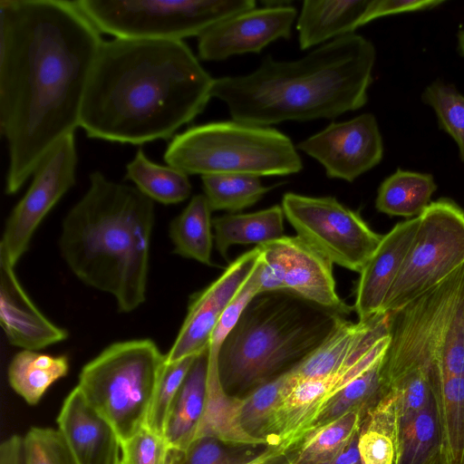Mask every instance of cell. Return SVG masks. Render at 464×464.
<instances>
[{
    "label": "cell",
    "mask_w": 464,
    "mask_h": 464,
    "mask_svg": "<svg viewBox=\"0 0 464 464\" xmlns=\"http://www.w3.org/2000/svg\"><path fill=\"white\" fill-rule=\"evenodd\" d=\"M368 4L367 0L304 1L296 24L300 48L353 34L362 26Z\"/></svg>",
    "instance_id": "obj_22"
},
{
    "label": "cell",
    "mask_w": 464,
    "mask_h": 464,
    "mask_svg": "<svg viewBox=\"0 0 464 464\" xmlns=\"http://www.w3.org/2000/svg\"><path fill=\"white\" fill-rule=\"evenodd\" d=\"M0 464H24L22 437L12 435L1 443Z\"/></svg>",
    "instance_id": "obj_44"
},
{
    "label": "cell",
    "mask_w": 464,
    "mask_h": 464,
    "mask_svg": "<svg viewBox=\"0 0 464 464\" xmlns=\"http://www.w3.org/2000/svg\"><path fill=\"white\" fill-rule=\"evenodd\" d=\"M57 424L77 464L120 463L117 432L77 386L63 401Z\"/></svg>",
    "instance_id": "obj_17"
},
{
    "label": "cell",
    "mask_w": 464,
    "mask_h": 464,
    "mask_svg": "<svg viewBox=\"0 0 464 464\" xmlns=\"http://www.w3.org/2000/svg\"><path fill=\"white\" fill-rule=\"evenodd\" d=\"M436 188L430 174L397 169L381 184L375 207L389 216L417 218L430 205Z\"/></svg>",
    "instance_id": "obj_28"
},
{
    "label": "cell",
    "mask_w": 464,
    "mask_h": 464,
    "mask_svg": "<svg viewBox=\"0 0 464 464\" xmlns=\"http://www.w3.org/2000/svg\"><path fill=\"white\" fill-rule=\"evenodd\" d=\"M382 359L383 357L329 401L309 434L351 411L366 414L389 392L382 372Z\"/></svg>",
    "instance_id": "obj_33"
},
{
    "label": "cell",
    "mask_w": 464,
    "mask_h": 464,
    "mask_svg": "<svg viewBox=\"0 0 464 464\" xmlns=\"http://www.w3.org/2000/svg\"><path fill=\"white\" fill-rule=\"evenodd\" d=\"M89 179L63 221L60 252L82 283L111 294L119 311L130 313L146 299L153 200L100 171Z\"/></svg>",
    "instance_id": "obj_4"
},
{
    "label": "cell",
    "mask_w": 464,
    "mask_h": 464,
    "mask_svg": "<svg viewBox=\"0 0 464 464\" xmlns=\"http://www.w3.org/2000/svg\"><path fill=\"white\" fill-rule=\"evenodd\" d=\"M390 334L370 351L340 369L289 385L270 421L265 440L278 458L288 455L309 434L329 401L381 360Z\"/></svg>",
    "instance_id": "obj_11"
},
{
    "label": "cell",
    "mask_w": 464,
    "mask_h": 464,
    "mask_svg": "<svg viewBox=\"0 0 464 464\" xmlns=\"http://www.w3.org/2000/svg\"><path fill=\"white\" fill-rule=\"evenodd\" d=\"M296 149L320 162L329 178L349 182L376 166L383 154L382 135L371 113L332 122Z\"/></svg>",
    "instance_id": "obj_13"
},
{
    "label": "cell",
    "mask_w": 464,
    "mask_h": 464,
    "mask_svg": "<svg viewBox=\"0 0 464 464\" xmlns=\"http://www.w3.org/2000/svg\"><path fill=\"white\" fill-rule=\"evenodd\" d=\"M396 437L394 396L389 392L363 419L357 440L362 464H393Z\"/></svg>",
    "instance_id": "obj_31"
},
{
    "label": "cell",
    "mask_w": 464,
    "mask_h": 464,
    "mask_svg": "<svg viewBox=\"0 0 464 464\" xmlns=\"http://www.w3.org/2000/svg\"><path fill=\"white\" fill-rule=\"evenodd\" d=\"M208 349L198 354L169 410L163 437L169 448L186 449L195 438L207 391Z\"/></svg>",
    "instance_id": "obj_23"
},
{
    "label": "cell",
    "mask_w": 464,
    "mask_h": 464,
    "mask_svg": "<svg viewBox=\"0 0 464 464\" xmlns=\"http://www.w3.org/2000/svg\"><path fill=\"white\" fill-rule=\"evenodd\" d=\"M439 366L443 376H464V287L443 333Z\"/></svg>",
    "instance_id": "obj_39"
},
{
    "label": "cell",
    "mask_w": 464,
    "mask_h": 464,
    "mask_svg": "<svg viewBox=\"0 0 464 464\" xmlns=\"http://www.w3.org/2000/svg\"><path fill=\"white\" fill-rule=\"evenodd\" d=\"M163 158L166 164L201 177L285 176L303 169L288 136L271 127L234 120L196 125L176 134Z\"/></svg>",
    "instance_id": "obj_6"
},
{
    "label": "cell",
    "mask_w": 464,
    "mask_h": 464,
    "mask_svg": "<svg viewBox=\"0 0 464 464\" xmlns=\"http://www.w3.org/2000/svg\"><path fill=\"white\" fill-rule=\"evenodd\" d=\"M196 356L164 365L146 420V426L160 436H163L169 410Z\"/></svg>",
    "instance_id": "obj_36"
},
{
    "label": "cell",
    "mask_w": 464,
    "mask_h": 464,
    "mask_svg": "<svg viewBox=\"0 0 464 464\" xmlns=\"http://www.w3.org/2000/svg\"><path fill=\"white\" fill-rule=\"evenodd\" d=\"M126 179L146 197L165 205L184 201L192 189L187 173L176 167L151 161L141 149L127 164Z\"/></svg>",
    "instance_id": "obj_29"
},
{
    "label": "cell",
    "mask_w": 464,
    "mask_h": 464,
    "mask_svg": "<svg viewBox=\"0 0 464 464\" xmlns=\"http://www.w3.org/2000/svg\"><path fill=\"white\" fill-rule=\"evenodd\" d=\"M419 217L396 224L382 239L360 273L355 291L358 320L383 313L386 297L401 270L418 229Z\"/></svg>",
    "instance_id": "obj_19"
},
{
    "label": "cell",
    "mask_w": 464,
    "mask_h": 464,
    "mask_svg": "<svg viewBox=\"0 0 464 464\" xmlns=\"http://www.w3.org/2000/svg\"><path fill=\"white\" fill-rule=\"evenodd\" d=\"M211 208L205 195H196L169 226L174 253L211 266Z\"/></svg>",
    "instance_id": "obj_30"
},
{
    "label": "cell",
    "mask_w": 464,
    "mask_h": 464,
    "mask_svg": "<svg viewBox=\"0 0 464 464\" xmlns=\"http://www.w3.org/2000/svg\"><path fill=\"white\" fill-rule=\"evenodd\" d=\"M375 54L369 40L349 34L299 60L267 56L249 74L214 79L212 97L234 121L258 126L333 119L367 102Z\"/></svg>",
    "instance_id": "obj_3"
},
{
    "label": "cell",
    "mask_w": 464,
    "mask_h": 464,
    "mask_svg": "<svg viewBox=\"0 0 464 464\" xmlns=\"http://www.w3.org/2000/svg\"><path fill=\"white\" fill-rule=\"evenodd\" d=\"M101 33L130 40H176L199 36L253 0H74Z\"/></svg>",
    "instance_id": "obj_8"
},
{
    "label": "cell",
    "mask_w": 464,
    "mask_h": 464,
    "mask_svg": "<svg viewBox=\"0 0 464 464\" xmlns=\"http://www.w3.org/2000/svg\"><path fill=\"white\" fill-rule=\"evenodd\" d=\"M281 207L297 237L333 264L353 272L361 273L383 237L333 197L289 192Z\"/></svg>",
    "instance_id": "obj_10"
},
{
    "label": "cell",
    "mask_w": 464,
    "mask_h": 464,
    "mask_svg": "<svg viewBox=\"0 0 464 464\" xmlns=\"http://www.w3.org/2000/svg\"><path fill=\"white\" fill-rule=\"evenodd\" d=\"M420 222L382 312L396 311L464 265V211L453 201L430 202Z\"/></svg>",
    "instance_id": "obj_9"
},
{
    "label": "cell",
    "mask_w": 464,
    "mask_h": 464,
    "mask_svg": "<svg viewBox=\"0 0 464 464\" xmlns=\"http://www.w3.org/2000/svg\"><path fill=\"white\" fill-rule=\"evenodd\" d=\"M393 464H447L435 393L417 414L397 423Z\"/></svg>",
    "instance_id": "obj_24"
},
{
    "label": "cell",
    "mask_w": 464,
    "mask_h": 464,
    "mask_svg": "<svg viewBox=\"0 0 464 464\" xmlns=\"http://www.w3.org/2000/svg\"><path fill=\"white\" fill-rule=\"evenodd\" d=\"M256 246L233 261L207 288L195 295L166 362L195 356L208 349L211 334L222 314L256 268L261 255Z\"/></svg>",
    "instance_id": "obj_14"
},
{
    "label": "cell",
    "mask_w": 464,
    "mask_h": 464,
    "mask_svg": "<svg viewBox=\"0 0 464 464\" xmlns=\"http://www.w3.org/2000/svg\"><path fill=\"white\" fill-rule=\"evenodd\" d=\"M14 266L0 247V324L12 345L38 351L65 340L67 332L48 320L20 285Z\"/></svg>",
    "instance_id": "obj_16"
},
{
    "label": "cell",
    "mask_w": 464,
    "mask_h": 464,
    "mask_svg": "<svg viewBox=\"0 0 464 464\" xmlns=\"http://www.w3.org/2000/svg\"><path fill=\"white\" fill-rule=\"evenodd\" d=\"M218 355V352L208 348L205 406L194 440L211 437L237 447L266 445L265 440L253 437L244 430L241 423L243 397L230 395L224 389Z\"/></svg>",
    "instance_id": "obj_21"
},
{
    "label": "cell",
    "mask_w": 464,
    "mask_h": 464,
    "mask_svg": "<svg viewBox=\"0 0 464 464\" xmlns=\"http://www.w3.org/2000/svg\"><path fill=\"white\" fill-rule=\"evenodd\" d=\"M459 45H460V49L464 54V30H462L460 33H459Z\"/></svg>",
    "instance_id": "obj_45"
},
{
    "label": "cell",
    "mask_w": 464,
    "mask_h": 464,
    "mask_svg": "<svg viewBox=\"0 0 464 464\" xmlns=\"http://www.w3.org/2000/svg\"><path fill=\"white\" fill-rule=\"evenodd\" d=\"M260 265L261 255L250 277L222 314L211 334L208 346L209 349L219 352L222 343L232 329L236 326L247 305L257 295L260 294Z\"/></svg>",
    "instance_id": "obj_42"
},
{
    "label": "cell",
    "mask_w": 464,
    "mask_h": 464,
    "mask_svg": "<svg viewBox=\"0 0 464 464\" xmlns=\"http://www.w3.org/2000/svg\"><path fill=\"white\" fill-rule=\"evenodd\" d=\"M278 243L285 265V291L342 315L353 311L336 292L333 263L326 256L297 236H285Z\"/></svg>",
    "instance_id": "obj_20"
},
{
    "label": "cell",
    "mask_w": 464,
    "mask_h": 464,
    "mask_svg": "<svg viewBox=\"0 0 464 464\" xmlns=\"http://www.w3.org/2000/svg\"><path fill=\"white\" fill-rule=\"evenodd\" d=\"M343 318L289 291L257 295L219 349L224 389L244 397L291 370L318 348Z\"/></svg>",
    "instance_id": "obj_5"
},
{
    "label": "cell",
    "mask_w": 464,
    "mask_h": 464,
    "mask_svg": "<svg viewBox=\"0 0 464 464\" xmlns=\"http://www.w3.org/2000/svg\"><path fill=\"white\" fill-rule=\"evenodd\" d=\"M295 18L296 9L286 4L234 14L198 36V57L222 61L236 54L260 53L270 43L289 38Z\"/></svg>",
    "instance_id": "obj_15"
},
{
    "label": "cell",
    "mask_w": 464,
    "mask_h": 464,
    "mask_svg": "<svg viewBox=\"0 0 464 464\" xmlns=\"http://www.w3.org/2000/svg\"><path fill=\"white\" fill-rule=\"evenodd\" d=\"M365 413L351 411L311 432L291 451L293 464H333L354 441Z\"/></svg>",
    "instance_id": "obj_26"
},
{
    "label": "cell",
    "mask_w": 464,
    "mask_h": 464,
    "mask_svg": "<svg viewBox=\"0 0 464 464\" xmlns=\"http://www.w3.org/2000/svg\"><path fill=\"white\" fill-rule=\"evenodd\" d=\"M288 385L289 379L285 372L243 397L241 423L249 435L265 440L273 415Z\"/></svg>",
    "instance_id": "obj_35"
},
{
    "label": "cell",
    "mask_w": 464,
    "mask_h": 464,
    "mask_svg": "<svg viewBox=\"0 0 464 464\" xmlns=\"http://www.w3.org/2000/svg\"><path fill=\"white\" fill-rule=\"evenodd\" d=\"M213 83L184 41L103 40L80 127L89 138L133 145L173 138L205 110Z\"/></svg>",
    "instance_id": "obj_2"
},
{
    "label": "cell",
    "mask_w": 464,
    "mask_h": 464,
    "mask_svg": "<svg viewBox=\"0 0 464 464\" xmlns=\"http://www.w3.org/2000/svg\"><path fill=\"white\" fill-rule=\"evenodd\" d=\"M119 464H122V463H121V461H120V463H119Z\"/></svg>",
    "instance_id": "obj_46"
},
{
    "label": "cell",
    "mask_w": 464,
    "mask_h": 464,
    "mask_svg": "<svg viewBox=\"0 0 464 464\" xmlns=\"http://www.w3.org/2000/svg\"><path fill=\"white\" fill-rule=\"evenodd\" d=\"M434 393L447 464L464 462V376H443Z\"/></svg>",
    "instance_id": "obj_32"
},
{
    "label": "cell",
    "mask_w": 464,
    "mask_h": 464,
    "mask_svg": "<svg viewBox=\"0 0 464 464\" xmlns=\"http://www.w3.org/2000/svg\"><path fill=\"white\" fill-rule=\"evenodd\" d=\"M69 371L66 356H52L22 350L9 363L7 376L12 389L28 404L35 405L48 388Z\"/></svg>",
    "instance_id": "obj_27"
},
{
    "label": "cell",
    "mask_w": 464,
    "mask_h": 464,
    "mask_svg": "<svg viewBox=\"0 0 464 464\" xmlns=\"http://www.w3.org/2000/svg\"><path fill=\"white\" fill-rule=\"evenodd\" d=\"M166 356L150 339L112 343L86 363L77 387L121 443L146 426Z\"/></svg>",
    "instance_id": "obj_7"
},
{
    "label": "cell",
    "mask_w": 464,
    "mask_h": 464,
    "mask_svg": "<svg viewBox=\"0 0 464 464\" xmlns=\"http://www.w3.org/2000/svg\"><path fill=\"white\" fill-rule=\"evenodd\" d=\"M205 196L212 210L238 211L256 203L270 189L256 176L216 174L202 176Z\"/></svg>",
    "instance_id": "obj_34"
},
{
    "label": "cell",
    "mask_w": 464,
    "mask_h": 464,
    "mask_svg": "<svg viewBox=\"0 0 464 464\" xmlns=\"http://www.w3.org/2000/svg\"><path fill=\"white\" fill-rule=\"evenodd\" d=\"M78 154L74 132L56 142L36 166L29 188L9 215L0 247L15 266L44 218L74 186Z\"/></svg>",
    "instance_id": "obj_12"
},
{
    "label": "cell",
    "mask_w": 464,
    "mask_h": 464,
    "mask_svg": "<svg viewBox=\"0 0 464 464\" xmlns=\"http://www.w3.org/2000/svg\"><path fill=\"white\" fill-rule=\"evenodd\" d=\"M169 446L160 436L147 426L121 443L122 464H166Z\"/></svg>",
    "instance_id": "obj_41"
},
{
    "label": "cell",
    "mask_w": 464,
    "mask_h": 464,
    "mask_svg": "<svg viewBox=\"0 0 464 464\" xmlns=\"http://www.w3.org/2000/svg\"><path fill=\"white\" fill-rule=\"evenodd\" d=\"M422 98L434 109L440 127L457 142L464 161V96L453 86L435 82L427 87Z\"/></svg>",
    "instance_id": "obj_37"
},
{
    "label": "cell",
    "mask_w": 464,
    "mask_h": 464,
    "mask_svg": "<svg viewBox=\"0 0 464 464\" xmlns=\"http://www.w3.org/2000/svg\"><path fill=\"white\" fill-rule=\"evenodd\" d=\"M441 0H373L369 1L362 25L379 17L401 13L430 9L443 4Z\"/></svg>",
    "instance_id": "obj_43"
},
{
    "label": "cell",
    "mask_w": 464,
    "mask_h": 464,
    "mask_svg": "<svg viewBox=\"0 0 464 464\" xmlns=\"http://www.w3.org/2000/svg\"><path fill=\"white\" fill-rule=\"evenodd\" d=\"M250 459L228 450L215 438L204 437L183 450L169 448L166 464H244Z\"/></svg>",
    "instance_id": "obj_40"
},
{
    "label": "cell",
    "mask_w": 464,
    "mask_h": 464,
    "mask_svg": "<svg viewBox=\"0 0 464 464\" xmlns=\"http://www.w3.org/2000/svg\"><path fill=\"white\" fill-rule=\"evenodd\" d=\"M24 464H77L57 429L33 427L23 437Z\"/></svg>",
    "instance_id": "obj_38"
},
{
    "label": "cell",
    "mask_w": 464,
    "mask_h": 464,
    "mask_svg": "<svg viewBox=\"0 0 464 464\" xmlns=\"http://www.w3.org/2000/svg\"><path fill=\"white\" fill-rule=\"evenodd\" d=\"M388 334V313L357 323L342 319L318 348L287 371L290 385L340 369L370 351Z\"/></svg>",
    "instance_id": "obj_18"
},
{
    "label": "cell",
    "mask_w": 464,
    "mask_h": 464,
    "mask_svg": "<svg viewBox=\"0 0 464 464\" xmlns=\"http://www.w3.org/2000/svg\"><path fill=\"white\" fill-rule=\"evenodd\" d=\"M285 213L274 206L248 214H229L212 221L216 246L224 258L233 245H262L282 238Z\"/></svg>",
    "instance_id": "obj_25"
},
{
    "label": "cell",
    "mask_w": 464,
    "mask_h": 464,
    "mask_svg": "<svg viewBox=\"0 0 464 464\" xmlns=\"http://www.w3.org/2000/svg\"><path fill=\"white\" fill-rule=\"evenodd\" d=\"M463 464H464V462H463Z\"/></svg>",
    "instance_id": "obj_47"
},
{
    "label": "cell",
    "mask_w": 464,
    "mask_h": 464,
    "mask_svg": "<svg viewBox=\"0 0 464 464\" xmlns=\"http://www.w3.org/2000/svg\"><path fill=\"white\" fill-rule=\"evenodd\" d=\"M103 40L75 1L0 0V130L5 193L19 191L46 152L80 127Z\"/></svg>",
    "instance_id": "obj_1"
}]
</instances>
